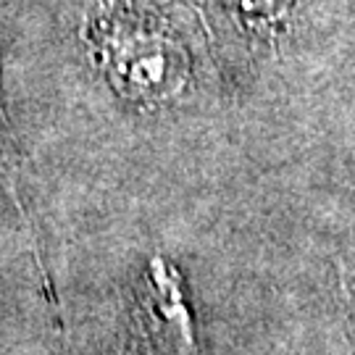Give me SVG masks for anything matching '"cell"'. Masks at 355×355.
I'll use <instances>...</instances> for the list:
<instances>
[{
    "instance_id": "obj_1",
    "label": "cell",
    "mask_w": 355,
    "mask_h": 355,
    "mask_svg": "<svg viewBox=\"0 0 355 355\" xmlns=\"http://www.w3.org/2000/svg\"><path fill=\"white\" fill-rule=\"evenodd\" d=\"M103 66L135 101H166L187 85V51L166 32L142 24H111L101 35Z\"/></svg>"
},
{
    "instance_id": "obj_2",
    "label": "cell",
    "mask_w": 355,
    "mask_h": 355,
    "mask_svg": "<svg viewBox=\"0 0 355 355\" xmlns=\"http://www.w3.org/2000/svg\"><path fill=\"white\" fill-rule=\"evenodd\" d=\"M232 8L240 13L248 21H271L277 19V13L290 3V0H229Z\"/></svg>"
}]
</instances>
